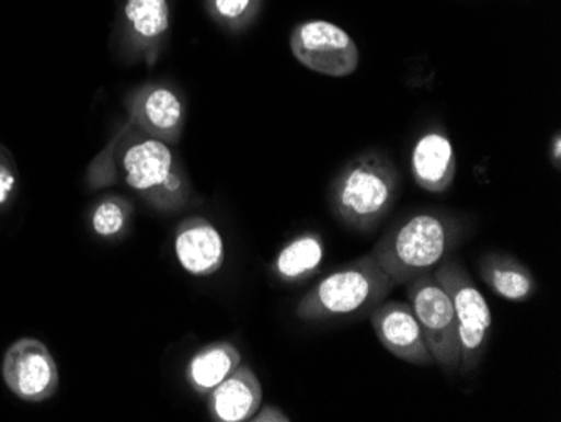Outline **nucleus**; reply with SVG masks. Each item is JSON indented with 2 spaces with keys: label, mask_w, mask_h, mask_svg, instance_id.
<instances>
[{
  "label": "nucleus",
  "mask_w": 561,
  "mask_h": 422,
  "mask_svg": "<svg viewBox=\"0 0 561 422\" xmlns=\"http://www.w3.org/2000/svg\"><path fill=\"white\" fill-rule=\"evenodd\" d=\"M93 185L122 181L126 187L162 210H179L191 203L192 184L170 145L138 130L130 122L90 167Z\"/></svg>",
  "instance_id": "f257e3e1"
},
{
  "label": "nucleus",
  "mask_w": 561,
  "mask_h": 422,
  "mask_svg": "<svg viewBox=\"0 0 561 422\" xmlns=\"http://www.w3.org/2000/svg\"><path fill=\"white\" fill-rule=\"evenodd\" d=\"M468 232V223L456 214L422 210L396 223L370 253L396 286H402L436 270Z\"/></svg>",
  "instance_id": "f03ea898"
},
{
  "label": "nucleus",
  "mask_w": 561,
  "mask_h": 422,
  "mask_svg": "<svg viewBox=\"0 0 561 422\" xmlns=\"http://www.w3.org/2000/svg\"><path fill=\"white\" fill-rule=\"evenodd\" d=\"M400 175L383 152L360 153L336 173L328 191L331 213L346 228L370 232L386 220L399 197Z\"/></svg>",
  "instance_id": "7ed1b4c3"
},
{
  "label": "nucleus",
  "mask_w": 561,
  "mask_h": 422,
  "mask_svg": "<svg viewBox=\"0 0 561 422\" xmlns=\"http://www.w3.org/2000/svg\"><path fill=\"white\" fill-rule=\"evenodd\" d=\"M396 288L386 271L367 253L324 276L296 305V317L302 321L333 320L371 313Z\"/></svg>",
  "instance_id": "20e7f679"
},
{
  "label": "nucleus",
  "mask_w": 561,
  "mask_h": 422,
  "mask_svg": "<svg viewBox=\"0 0 561 422\" xmlns=\"http://www.w3.org/2000/svg\"><path fill=\"white\" fill-rule=\"evenodd\" d=\"M437 282L444 286L453 301L457 318L459 342H461V365L459 372L468 376L481 364L486 354L493 330V315L486 298L479 292L474 280L466 267L447 256L434 270Z\"/></svg>",
  "instance_id": "39448f33"
},
{
  "label": "nucleus",
  "mask_w": 561,
  "mask_h": 422,
  "mask_svg": "<svg viewBox=\"0 0 561 422\" xmlns=\"http://www.w3.org/2000/svg\"><path fill=\"white\" fill-rule=\"evenodd\" d=\"M405 286L409 305L417 317L434 364L447 374L459 372L461 342L450 296L437 282L434 271L411 280Z\"/></svg>",
  "instance_id": "423d86ee"
},
{
  "label": "nucleus",
  "mask_w": 561,
  "mask_h": 422,
  "mask_svg": "<svg viewBox=\"0 0 561 422\" xmlns=\"http://www.w3.org/2000/svg\"><path fill=\"white\" fill-rule=\"evenodd\" d=\"M289 47L305 68L324 77H350L360 65V52L353 37L343 27L321 19L293 27Z\"/></svg>",
  "instance_id": "0eeeda50"
},
{
  "label": "nucleus",
  "mask_w": 561,
  "mask_h": 422,
  "mask_svg": "<svg viewBox=\"0 0 561 422\" xmlns=\"http://www.w3.org/2000/svg\"><path fill=\"white\" fill-rule=\"evenodd\" d=\"M170 0H119L115 43L123 55L153 65L170 36Z\"/></svg>",
  "instance_id": "6e6552de"
},
{
  "label": "nucleus",
  "mask_w": 561,
  "mask_h": 422,
  "mask_svg": "<svg viewBox=\"0 0 561 422\" xmlns=\"http://www.w3.org/2000/svg\"><path fill=\"white\" fill-rule=\"evenodd\" d=\"M2 377L12 394L25 402H44L59 389V370L49 349L37 339H21L9 346Z\"/></svg>",
  "instance_id": "1a4fd4ad"
},
{
  "label": "nucleus",
  "mask_w": 561,
  "mask_h": 422,
  "mask_svg": "<svg viewBox=\"0 0 561 422\" xmlns=\"http://www.w3.org/2000/svg\"><path fill=\"white\" fill-rule=\"evenodd\" d=\"M131 125L169 145H176L184 134L187 106L172 84L151 81L126 98Z\"/></svg>",
  "instance_id": "9d476101"
},
{
  "label": "nucleus",
  "mask_w": 561,
  "mask_h": 422,
  "mask_svg": "<svg viewBox=\"0 0 561 422\" xmlns=\"http://www.w3.org/2000/svg\"><path fill=\"white\" fill-rule=\"evenodd\" d=\"M370 326L378 342L400 361L421 367L434 365L411 305L405 301H381L371 310Z\"/></svg>",
  "instance_id": "9b49d317"
},
{
  "label": "nucleus",
  "mask_w": 561,
  "mask_h": 422,
  "mask_svg": "<svg viewBox=\"0 0 561 422\" xmlns=\"http://www.w3.org/2000/svg\"><path fill=\"white\" fill-rule=\"evenodd\" d=\"M175 256L188 275L197 278L216 275L226 261V246L219 229L206 217L182 220L175 231Z\"/></svg>",
  "instance_id": "f8f14e48"
},
{
  "label": "nucleus",
  "mask_w": 561,
  "mask_h": 422,
  "mask_svg": "<svg viewBox=\"0 0 561 422\" xmlns=\"http://www.w3.org/2000/svg\"><path fill=\"white\" fill-rule=\"evenodd\" d=\"M415 184L431 194L449 191L456 179L457 157L449 135L443 128H431L415 141L411 156Z\"/></svg>",
  "instance_id": "ddd939ff"
},
{
  "label": "nucleus",
  "mask_w": 561,
  "mask_h": 422,
  "mask_svg": "<svg viewBox=\"0 0 561 422\" xmlns=\"http://www.w3.org/2000/svg\"><path fill=\"white\" fill-rule=\"evenodd\" d=\"M209 399V414L217 422L251 421L263 404V386L249 365L241 364L220 383Z\"/></svg>",
  "instance_id": "4468645a"
},
{
  "label": "nucleus",
  "mask_w": 561,
  "mask_h": 422,
  "mask_svg": "<svg viewBox=\"0 0 561 422\" xmlns=\"http://www.w3.org/2000/svg\"><path fill=\"white\" fill-rule=\"evenodd\" d=\"M479 275L497 296L513 304L531 300L538 289L531 270L510 254H484L479 260Z\"/></svg>",
  "instance_id": "2eb2a0df"
},
{
  "label": "nucleus",
  "mask_w": 561,
  "mask_h": 422,
  "mask_svg": "<svg viewBox=\"0 0 561 422\" xmlns=\"http://www.w3.org/2000/svg\"><path fill=\"white\" fill-rule=\"evenodd\" d=\"M241 364V352L231 342L209 343L192 355L185 379L195 394L207 397Z\"/></svg>",
  "instance_id": "dca6fc26"
},
{
  "label": "nucleus",
  "mask_w": 561,
  "mask_h": 422,
  "mask_svg": "<svg viewBox=\"0 0 561 422\" xmlns=\"http://www.w3.org/2000/svg\"><path fill=\"white\" fill-rule=\"evenodd\" d=\"M323 260V238L318 232H305L279 251L274 261V273L280 282H305L320 270Z\"/></svg>",
  "instance_id": "f3484780"
},
{
  "label": "nucleus",
  "mask_w": 561,
  "mask_h": 422,
  "mask_svg": "<svg viewBox=\"0 0 561 422\" xmlns=\"http://www.w3.org/2000/svg\"><path fill=\"white\" fill-rule=\"evenodd\" d=\"M264 0H204V8L217 26L241 34L260 18Z\"/></svg>",
  "instance_id": "a211bd4d"
},
{
  "label": "nucleus",
  "mask_w": 561,
  "mask_h": 422,
  "mask_svg": "<svg viewBox=\"0 0 561 422\" xmlns=\"http://www.w3.org/2000/svg\"><path fill=\"white\" fill-rule=\"evenodd\" d=\"M131 213L134 209L126 198L108 195V197L101 198L96 207L91 210V229L101 238H116L125 231Z\"/></svg>",
  "instance_id": "6ab92c4d"
},
{
  "label": "nucleus",
  "mask_w": 561,
  "mask_h": 422,
  "mask_svg": "<svg viewBox=\"0 0 561 422\" xmlns=\"http://www.w3.org/2000/svg\"><path fill=\"white\" fill-rule=\"evenodd\" d=\"M19 170L14 157L0 145V213L9 209L18 197Z\"/></svg>",
  "instance_id": "aec40b11"
},
{
  "label": "nucleus",
  "mask_w": 561,
  "mask_h": 422,
  "mask_svg": "<svg viewBox=\"0 0 561 422\" xmlns=\"http://www.w3.org/2000/svg\"><path fill=\"white\" fill-rule=\"evenodd\" d=\"M251 421L256 422H288L291 421V419L288 418V415L285 414V412L280 411L279 408H276V406H264L261 404V408L257 409L256 414L252 415Z\"/></svg>",
  "instance_id": "412c9836"
},
{
  "label": "nucleus",
  "mask_w": 561,
  "mask_h": 422,
  "mask_svg": "<svg viewBox=\"0 0 561 422\" xmlns=\"http://www.w3.org/2000/svg\"><path fill=\"white\" fill-rule=\"evenodd\" d=\"M550 159L551 163H553L554 169L560 170V163H561V135L560 132H557V134L551 137V144H550Z\"/></svg>",
  "instance_id": "4be33fe9"
}]
</instances>
